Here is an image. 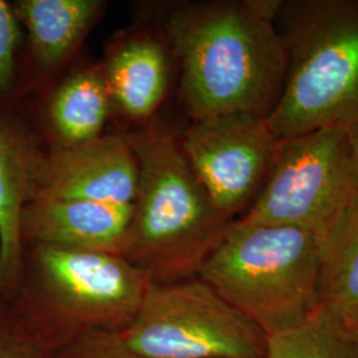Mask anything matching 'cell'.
I'll use <instances>...</instances> for the list:
<instances>
[{"label": "cell", "mask_w": 358, "mask_h": 358, "mask_svg": "<svg viewBox=\"0 0 358 358\" xmlns=\"http://www.w3.org/2000/svg\"><path fill=\"white\" fill-rule=\"evenodd\" d=\"M282 0L176 1L159 16L176 53L190 121L244 112L267 118L279 101L288 53L276 24Z\"/></svg>", "instance_id": "6da1fadb"}, {"label": "cell", "mask_w": 358, "mask_h": 358, "mask_svg": "<svg viewBox=\"0 0 358 358\" xmlns=\"http://www.w3.org/2000/svg\"><path fill=\"white\" fill-rule=\"evenodd\" d=\"M129 134L140 177L120 255L155 284L194 279L232 222L194 174L176 129L159 118Z\"/></svg>", "instance_id": "7a4b0ae2"}, {"label": "cell", "mask_w": 358, "mask_h": 358, "mask_svg": "<svg viewBox=\"0 0 358 358\" xmlns=\"http://www.w3.org/2000/svg\"><path fill=\"white\" fill-rule=\"evenodd\" d=\"M288 69L267 117L276 138L358 124V0H282Z\"/></svg>", "instance_id": "3957f363"}, {"label": "cell", "mask_w": 358, "mask_h": 358, "mask_svg": "<svg viewBox=\"0 0 358 358\" xmlns=\"http://www.w3.org/2000/svg\"><path fill=\"white\" fill-rule=\"evenodd\" d=\"M150 282L118 254L24 244L22 276L13 299L59 349L87 333L124 331Z\"/></svg>", "instance_id": "277c9868"}, {"label": "cell", "mask_w": 358, "mask_h": 358, "mask_svg": "<svg viewBox=\"0 0 358 358\" xmlns=\"http://www.w3.org/2000/svg\"><path fill=\"white\" fill-rule=\"evenodd\" d=\"M320 244L292 226L232 222L198 276L268 337L317 307Z\"/></svg>", "instance_id": "5b68a950"}, {"label": "cell", "mask_w": 358, "mask_h": 358, "mask_svg": "<svg viewBox=\"0 0 358 358\" xmlns=\"http://www.w3.org/2000/svg\"><path fill=\"white\" fill-rule=\"evenodd\" d=\"M118 337L142 358H267V337L199 278L150 282Z\"/></svg>", "instance_id": "8992f818"}, {"label": "cell", "mask_w": 358, "mask_h": 358, "mask_svg": "<svg viewBox=\"0 0 358 358\" xmlns=\"http://www.w3.org/2000/svg\"><path fill=\"white\" fill-rule=\"evenodd\" d=\"M357 189L346 129H320L278 138L266 185L236 222L304 229L320 243Z\"/></svg>", "instance_id": "52a82bcc"}, {"label": "cell", "mask_w": 358, "mask_h": 358, "mask_svg": "<svg viewBox=\"0 0 358 358\" xmlns=\"http://www.w3.org/2000/svg\"><path fill=\"white\" fill-rule=\"evenodd\" d=\"M183 154L219 213L235 222L268 178L278 138L267 118L235 112L194 120L179 133Z\"/></svg>", "instance_id": "ba28073f"}, {"label": "cell", "mask_w": 358, "mask_h": 358, "mask_svg": "<svg viewBox=\"0 0 358 358\" xmlns=\"http://www.w3.org/2000/svg\"><path fill=\"white\" fill-rule=\"evenodd\" d=\"M101 71L113 118L141 130L159 120V113L178 78V65L164 24L155 19H141L110 36Z\"/></svg>", "instance_id": "9c48e42d"}, {"label": "cell", "mask_w": 358, "mask_h": 358, "mask_svg": "<svg viewBox=\"0 0 358 358\" xmlns=\"http://www.w3.org/2000/svg\"><path fill=\"white\" fill-rule=\"evenodd\" d=\"M138 174V159L129 131H112L76 148L44 149L32 199L131 206L137 196Z\"/></svg>", "instance_id": "30bf717a"}, {"label": "cell", "mask_w": 358, "mask_h": 358, "mask_svg": "<svg viewBox=\"0 0 358 358\" xmlns=\"http://www.w3.org/2000/svg\"><path fill=\"white\" fill-rule=\"evenodd\" d=\"M45 150L76 148L103 134L113 118L100 62L80 59L19 105Z\"/></svg>", "instance_id": "8fae6325"}, {"label": "cell", "mask_w": 358, "mask_h": 358, "mask_svg": "<svg viewBox=\"0 0 358 358\" xmlns=\"http://www.w3.org/2000/svg\"><path fill=\"white\" fill-rule=\"evenodd\" d=\"M24 36L23 99L36 94L78 60L90 31L108 8L103 0H13Z\"/></svg>", "instance_id": "7c38bea8"}, {"label": "cell", "mask_w": 358, "mask_h": 358, "mask_svg": "<svg viewBox=\"0 0 358 358\" xmlns=\"http://www.w3.org/2000/svg\"><path fill=\"white\" fill-rule=\"evenodd\" d=\"M44 148L16 109L0 115V294L13 297L23 264L22 214L34 198Z\"/></svg>", "instance_id": "4fadbf2b"}, {"label": "cell", "mask_w": 358, "mask_h": 358, "mask_svg": "<svg viewBox=\"0 0 358 358\" xmlns=\"http://www.w3.org/2000/svg\"><path fill=\"white\" fill-rule=\"evenodd\" d=\"M133 205L83 199L35 198L27 203L20 222L24 244L65 250L121 252Z\"/></svg>", "instance_id": "5bb4252c"}, {"label": "cell", "mask_w": 358, "mask_h": 358, "mask_svg": "<svg viewBox=\"0 0 358 358\" xmlns=\"http://www.w3.org/2000/svg\"><path fill=\"white\" fill-rule=\"evenodd\" d=\"M319 244L316 309L349 329L358 321V189Z\"/></svg>", "instance_id": "9a60e30c"}, {"label": "cell", "mask_w": 358, "mask_h": 358, "mask_svg": "<svg viewBox=\"0 0 358 358\" xmlns=\"http://www.w3.org/2000/svg\"><path fill=\"white\" fill-rule=\"evenodd\" d=\"M267 358H358L345 328L315 309L306 320L267 337Z\"/></svg>", "instance_id": "2e32d148"}, {"label": "cell", "mask_w": 358, "mask_h": 358, "mask_svg": "<svg viewBox=\"0 0 358 358\" xmlns=\"http://www.w3.org/2000/svg\"><path fill=\"white\" fill-rule=\"evenodd\" d=\"M24 36L13 1L0 0V115L15 112L23 100Z\"/></svg>", "instance_id": "e0dca14e"}, {"label": "cell", "mask_w": 358, "mask_h": 358, "mask_svg": "<svg viewBox=\"0 0 358 358\" xmlns=\"http://www.w3.org/2000/svg\"><path fill=\"white\" fill-rule=\"evenodd\" d=\"M55 350L15 299L0 294V358H51Z\"/></svg>", "instance_id": "ac0fdd59"}, {"label": "cell", "mask_w": 358, "mask_h": 358, "mask_svg": "<svg viewBox=\"0 0 358 358\" xmlns=\"http://www.w3.org/2000/svg\"><path fill=\"white\" fill-rule=\"evenodd\" d=\"M51 358H142L130 352L118 333L94 331L55 350Z\"/></svg>", "instance_id": "d6986e66"}, {"label": "cell", "mask_w": 358, "mask_h": 358, "mask_svg": "<svg viewBox=\"0 0 358 358\" xmlns=\"http://www.w3.org/2000/svg\"><path fill=\"white\" fill-rule=\"evenodd\" d=\"M348 141H349L352 170L358 186V124L348 129Z\"/></svg>", "instance_id": "ffe728a7"}, {"label": "cell", "mask_w": 358, "mask_h": 358, "mask_svg": "<svg viewBox=\"0 0 358 358\" xmlns=\"http://www.w3.org/2000/svg\"><path fill=\"white\" fill-rule=\"evenodd\" d=\"M348 333H349V336L352 337V340L357 344L358 346V321L353 325V327H350L349 329H346Z\"/></svg>", "instance_id": "44dd1931"}]
</instances>
